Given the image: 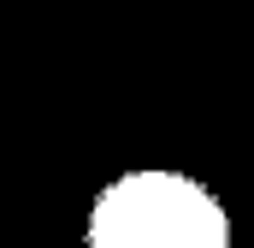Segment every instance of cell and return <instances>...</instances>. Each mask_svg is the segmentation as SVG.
<instances>
[{
  "label": "cell",
  "mask_w": 254,
  "mask_h": 248,
  "mask_svg": "<svg viewBox=\"0 0 254 248\" xmlns=\"http://www.w3.org/2000/svg\"><path fill=\"white\" fill-rule=\"evenodd\" d=\"M231 207L190 172H119L83 219V248H231Z\"/></svg>",
  "instance_id": "6da1fadb"
}]
</instances>
